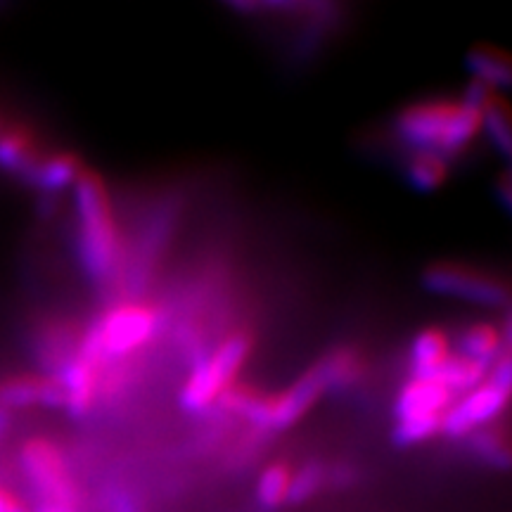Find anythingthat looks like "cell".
Instances as JSON below:
<instances>
[{
  "mask_svg": "<svg viewBox=\"0 0 512 512\" xmlns=\"http://www.w3.org/2000/svg\"><path fill=\"white\" fill-rule=\"evenodd\" d=\"M74 247L81 271L107 299L121 297L124 280V223L119 221L112 190L100 171L83 166L72 188Z\"/></svg>",
  "mask_w": 512,
  "mask_h": 512,
  "instance_id": "6da1fadb",
  "label": "cell"
},
{
  "mask_svg": "<svg viewBox=\"0 0 512 512\" xmlns=\"http://www.w3.org/2000/svg\"><path fill=\"white\" fill-rule=\"evenodd\" d=\"M389 136L396 150H430L453 164L484 136L482 107L467 88L458 98L411 100L394 112Z\"/></svg>",
  "mask_w": 512,
  "mask_h": 512,
  "instance_id": "7a4b0ae2",
  "label": "cell"
},
{
  "mask_svg": "<svg viewBox=\"0 0 512 512\" xmlns=\"http://www.w3.org/2000/svg\"><path fill=\"white\" fill-rule=\"evenodd\" d=\"M166 311L157 297H114L83 328V344L107 363L140 356L166 332Z\"/></svg>",
  "mask_w": 512,
  "mask_h": 512,
  "instance_id": "3957f363",
  "label": "cell"
},
{
  "mask_svg": "<svg viewBox=\"0 0 512 512\" xmlns=\"http://www.w3.org/2000/svg\"><path fill=\"white\" fill-rule=\"evenodd\" d=\"M256 344L259 335L252 325H235L223 332L219 342H214L200 361L192 363L188 377L178 389V406L188 415L209 413L219 396L242 377Z\"/></svg>",
  "mask_w": 512,
  "mask_h": 512,
  "instance_id": "277c9868",
  "label": "cell"
},
{
  "mask_svg": "<svg viewBox=\"0 0 512 512\" xmlns=\"http://www.w3.org/2000/svg\"><path fill=\"white\" fill-rule=\"evenodd\" d=\"M420 283L437 297L456 299L484 309L505 311L512 306V283L489 268L458 259H439L422 268Z\"/></svg>",
  "mask_w": 512,
  "mask_h": 512,
  "instance_id": "5b68a950",
  "label": "cell"
},
{
  "mask_svg": "<svg viewBox=\"0 0 512 512\" xmlns=\"http://www.w3.org/2000/svg\"><path fill=\"white\" fill-rule=\"evenodd\" d=\"M19 465L31 489L36 491L38 503L79 512V489H76L67 453L57 441L48 437L27 439L19 453Z\"/></svg>",
  "mask_w": 512,
  "mask_h": 512,
  "instance_id": "8992f818",
  "label": "cell"
},
{
  "mask_svg": "<svg viewBox=\"0 0 512 512\" xmlns=\"http://www.w3.org/2000/svg\"><path fill=\"white\" fill-rule=\"evenodd\" d=\"M83 328L86 323L69 313H48L38 320L29 337L38 373L60 377L79 351Z\"/></svg>",
  "mask_w": 512,
  "mask_h": 512,
  "instance_id": "52a82bcc",
  "label": "cell"
},
{
  "mask_svg": "<svg viewBox=\"0 0 512 512\" xmlns=\"http://www.w3.org/2000/svg\"><path fill=\"white\" fill-rule=\"evenodd\" d=\"M323 396V382H320L316 368L309 366L302 375H297V380L287 384L285 389L268 394L264 415H261L256 432L273 437L278 432L292 430L294 425H299L316 408V403Z\"/></svg>",
  "mask_w": 512,
  "mask_h": 512,
  "instance_id": "ba28073f",
  "label": "cell"
},
{
  "mask_svg": "<svg viewBox=\"0 0 512 512\" xmlns=\"http://www.w3.org/2000/svg\"><path fill=\"white\" fill-rule=\"evenodd\" d=\"M510 403V394H505L491 380H484L472 392L458 396L453 401V406L444 415V432H441V437L451 441H465L472 432L501 420L510 408Z\"/></svg>",
  "mask_w": 512,
  "mask_h": 512,
  "instance_id": "9c48e42d",
  "label": "cell"
},
{
  "mask_svg": "<svg viewBox=\"0 0 512 512\" xmlns=\"http://www.w3.org/2000/svg\"><path fill=\"white\" fill-rule=\"evenodd\" d=\"M325 394H349L361 389L373 375V361L358 342H339L311 363Z\"/></svg>",
  "mask_w": 512,
  "mask_h": 512,
  "instance_id": "30bf717a",
  "label": "cell"
},
{
  "mask_svg": "<svg viewBox=\"0 0 512 512\" xmlns=\"http://www.w3.org/2000/svg\"><path fill=\"white\" fill-rule=\"evenodd\" d=\"M0 406L17 408H64V389L57 377L27 370L0 380Z\"/></svg>",
  "mask_w": 512,
  "mask_h": 512,
  "instance_id": "8fae6325",
  "label": "cell"
},
{
  "mask_svg": "<svg viewBox=\"0 0 512 512\" xmlns=\"http://www.w3.org/2000/svg\"><path fill=\"white\" fill-rule=\"evenodd\" d=\"M453 401H456V394L439 377H406L394 396V420L446 415Z\"/></svg>",
  "mask_w": 512,
  "mask_h": 512,
  "instance_id": "7c38bea8",
  "label": "cell"
},
{
  "mask_svg": "<svg viewBox=\"0 0 512 512\" xmlns=\"http://www.w3.org/2000/svg\"><path fill=\"white\" fill-rule=\"evenodd\" d=\"M46 152L48 150L29 126L8 121L0 131V174L24 183Z\"/></svg>",
  "mask_w": 512,
  "mask_h": 512,
  "instance_id": "4fadbf2b",
  "label": "cell"
},
{
  "mask_svg": "<svg viewBox=\"0 0 512 512\" xmlns=\"http://www.w3.org/2000/svg\"><path fill=\"white\" fill-rule=\"evenodd\" d=\"M453 354V332L441 325H427L411 337L406 349L408 377H437Z\"/></svg>",
  "mask_w": 512,
  "mask_h": 512,
  "instance_id": "5bb4252c",
  "label": "cell"
},
{
  "mask_svg": "<svg viewBox=\"0 0 512 512\" xmlns=\"http://www.w3.org/2000/svg\"><path fill=\"white\" fill-rule=\"evenodd\" d=\"M465 69L470 81L484 86L486 91L508 95L512 93V53L491 43H477L467 50Z\"/></svg>",
  "mask_w": 512,
  "mask_h": 512,
  "instance_id": "9a60e30c",
  "label": "cell"
},
{
  "mask_svg": "<svg viewBox=\"0 0 512 512\" xmlns=\"http://www.w3.org/2000/svg\"><path fill=\"white\" fill-rule=\"evenodd\" d=\"M467 91L475 95L484 117V136H489L494 150L508 162V174L512 176V102L505 95L486 91L484 86L470 81Z\"/></svg>",
  "mask_w": 512,
  "mask_h": 512,
  "instance_id": "2e32d148",
  "label": "cell"
},
{
  "mask_svg": "<svg viewBox=\"0 0 512 512\" xmlns=\"http://www.w3.org/2000/svg\"><path fill=\"white\" fill-rule=\"evenodd\" d=\"M268 394H271V389H266L264 384L252 380V377H238V380L230 384L226 392L219 396V401L214 403L211 411L223 420L247 422L252 430H256L261 415H264Z\"/></svg>",
  "mask_w": 512,
  "mask_h": 512,
  "instance_id": "e0dca14e",
  "label": "cell"
},
{
  "mask_svg": "<svg viewBox=\"0 0 512 512\" xmlns=\"http://www.w3.org/2000/svg\"><path fill=\"white\" fill-rule=\"evenodd\" d=\"M83 166L86 162L72 150H48L24 185L36 190L38 195H60V192L74 188Z\"/></svg>",
  "mask_w": 512,
  "mask_h": 512,
  "instance_id": "ac0fdd59",
  "label": "cell"
},
{
  "mask_svg": "<svg viewBox=\"0 0 512 512\" xmlns=\"http://www.w3.org/2000/svg\"><path fill=\"white\" fill-rule=\"evenodd\" d=\"M403 181L418 192H437L451 178L453 164L430 150H396Z\"/></svg>",
  "mask_w": 512,
  "mask_h": 512,
  "instance_id": "d6986e66",
  "label": "cell"
},
{
  "mask_svg": "<svg viewBox=\"0 0 512 512\" xmlns=\"http://www.w3.org/2000/svg\"><path fill=\"white\" fill-rule=\"evenodd\" d=\"M453 349H456L458 354L491 368L496 363V358L503 354L501 328H498L496 320L489 318L470 320V323L460 325V328L453 332Z\"/></svg>",
  "mask_w": 512,
  "mask_h": 512,
  "instance_id": "ffe728a7",
  "label": "cell"
},
{
  "mask_svg": "<svg viewBox=\"0 0 512 512\" xmlns=\"http://www.w3.org/2000/svg\"><path fill=\"white\" fill-rule=\"evenodd\" d=\"M465 446L479 463L496 470H512V432L501 425V420L472 432L465 439Z\"/></svg>",
  "mask_w": 512,
  "mask_h": 512,
  "instance_id": "44dd1931",
  "label": "cell"
},
{
  "mask_svg": "<svg viewBox=\"0 0 512 512\" xmlns=\"http://www.w3.org/2000/svg\"><path fill=\"white\" fill-rule=\"evenodd\" d=\"M230 10L240 15H261V12H292V15H311L318 22L332 17V0H223Z\"/></svg>",
  "mask_w": 512,
  "mask_h": 512,
  "instance_id": "7402d4cb",
  "label": "cell"
},
{
  "mask_svg": "<svg viewBox=\"0 0 512 512\" xmlns=\"http://www.w3.org/2000/svg\"><path fill=\"white\" fill-rule=\"evenodd\" d=\"M294 467L287 460H273L264 467L256 482V501L264 510H278L287 503Z\"/></svg>",
  "mask_w": 512,
  "mask_h": 512,
  "instance_id": "603a6c76",
  "label": "cell"
},
{
  "mask_svg": "<svg viewBox=\"0 0 512 512\" xmlns=\"http://www.w3.org/2000/svg\"><path fill=\"white\" fill-rule=\"evenodd\" d=\"M486 375H489V368L482 366V363L472 361V358L458 354L456 349H453V354L448 356V361L437 373L439 380L444 382L453 394H456V399L479 387V384L486 380Z\"/></svg>",
  "mask_w": 512,
  "mask_h": 512,
  "instance_id": "cb8c5ba5",
  "label": "cell"
},
{
  "mask_svg": "<svg viewBox=\"0 0 512 512\" xmlns=\"http://www.w3.org/2000/svg\"><path fill=\"white\" fill-rule=\"evenodd\" d=\"M441 432H444V415H420V418L394 420L392 441L399 448H413L441 437Z\"/></svg>",
  "mask_w": 512,
  "mask_h": 512,
  "instance_id": "d4e9b609",
  "label": "cell"
},
{
  "mask_svg": "<svg viewBox=\"0 0 512 512\" xmlns=\"http://www.w3.org/2000/svg\"><path fill=\"white\" fill-rule=\"evenodd\" d=\"M325 486H328V465L320 463V460H311V463H306L302 470H294L287 503L299 505L311 501V498L318 496Z\"/></svg>",
  "mask_w": 512,
  "mask_h": 512,
  "instance_id": "484cf974",
  "label": "cell"
},
{
  "mask_svg": "<svg viewBox=\"0 0 512 512\" xmlns=\"http://www.w3.org/2000/svg\"><path fill=\"white\" fill-rule=\"evenodd\" d=\"M486 380H491L496 384V387H501L505 394L512 396V354L503 351V354L496 358L494 366L489 368V375H486Z\"/></svg>",
  "mask_w": 512,
  "mask_h": 512,
  "instance_id": "4316f807",
  "label": "cell"
},
{
  "mask_svg": "<svg viewBox=\"0 0 512 512\" xmlns=\"http://www.w3.org/2000/svg\"><path fill=\"white\" fill-rule=\"evenodd\" d=\"M107 512H140V508L128 491L112 489L110 494H107Z\"/></svg>",
  "mask_w": 512,
  "mask_h": 512,
  "instance_id": "83f0119b",
  "label": "cell"
},
{
  "mask_svg": "<svg viewBox=\"0 0 512 512\" xmlns=\"http://www.w3.org/2000/svg\"><path fill=\"white\" fill-rule=\"evenodd\" d=\"M0 512H31L22 498L0 484Z\"/></svg>",
  "mask_w": 512,
  "mask_h": 512,
  "instance_id": "f1b7e54d",
  "label": "cell"
},
{
  "mask_svg": "<svg viewBox=\"0 0 512 512\" xmlns=\"http://www.w3.org/2000/svg\"><path fill=\"white\" fill-rule=\"evenodd\" d=\"M496 195H498V200H501L503 207L508 209L510 214H512V176H510V174L498 176V181H496Z\"/></svg>",
  "mask_w": 512,
  "mask_h": 512,
  "instance_id": "f546056e",
  "label": "cell"
},
{
  "mask_svg": "<svg viewBox=\"0 0 512 512\" xmlns=\"http://www.w3.org/2000/svg\"><path fill=\"white\" fill-rule=\"evenodd\" d=\"M498 328H501V337H503V351L512 354V306L503 311L501 320H498Z\"/></svg>",
  "mask_w": 512,
  "mask_h": 512,
  "instance_id": "4dcf8cb0",
  "label": "cell"
},
{
  "mask_svg": "<svg viewBox=\"0 0 512 512\" xmlns=\"http://www.w3.org/2000/svg\"><path fill=\"white\" fill-rule=\"evenodd\" d=\"M10 427H12V411H8V408L0 406V441L8 437Z\"/></svg>",
  "mask_w": 512,
  "mask_h": 512,
  "instance_id": "1f68e13d",
  "label": "cell"
},
{
  "mask_svg": "<svg viewBox=\"0 0 512 512\" xmlns=\"http://www.w3.org/2000/svg\"><path fill=\"white\" fill-rule=\"evenodd\" d=\"M36 512H69V510H64V508H57V505H46V503H38Z\"/></svg>",
  "mask_w": 512,
  "mask_h": 512,
  "instance_id": "d6a6232c",
  "label": "cell"
},
{
  "mask_svg": "<svg viewBox=\"0 0 512 512\" xmlns=\"http://www.w3.org/2000/svg\"><path fill=\"white\" fill-rule=\"evenodd\" d=\"M5 124H8V119H5V117H3V114H0V131H3V128H5Z\"/></svg>",
  "mask_w": 512,
  "mask_h": 512,
  "instance_id": "836d02e7",
  "label": "cell"
}]
</instances>
